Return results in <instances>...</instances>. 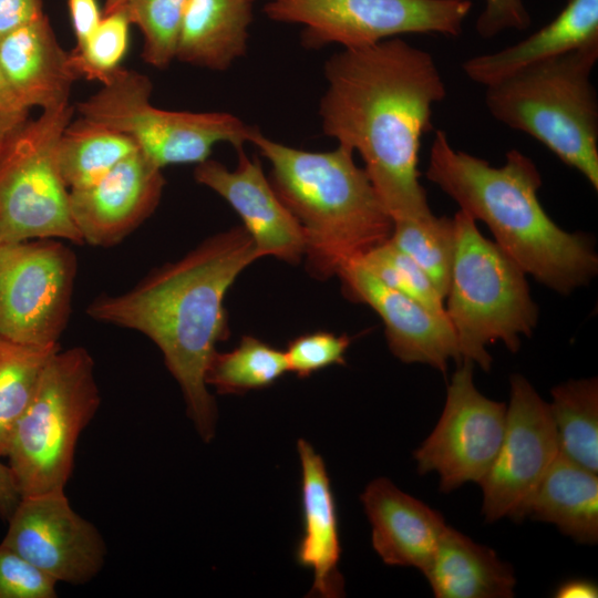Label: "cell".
I'll list each match as a JSON object with an SVG mask.
<instances>
[{
	"label": "cell",
	"instance_id": "obj_13",
	"mask_svg": "<svg viewBox=\"0 0 598 598\" xmlns=\"http://www.w3.org/2000/svg\"><path fill=\"white\" fill-rule=\"evenodd\" d=\"M506 426L498 453L480 486L485 522H520L536 487L559 454L549 404L522 374L509 380Z\"/></svg>",
	"mask_w": 598,
	"mask_h": 598
},
{
	"label": "cell",
	"instance_id": "obj_15",
	"mask_svg": "<svg viewBox=\"0 0 598 598\" xmlns=\"http://www.w3.org/2000/svg\"><path fill=\"white\" fill-rule=\"evenodd\" d=\"M338 277L344 296L368 305L382 319L388 347L404 363H423L445 373L451 359L461 361L455 332L446 315L436 313L389 287L359 261Z\"/></svg>",
	"mask_w": 598,
	"mask_h": 598
},
{
	"label": "cell",
	"instance_id": "obj_17",
	"mask_svg": "<svg viewBox=\"0 0 598 598\" xmlns=\"http://www.w3.org/2000/svg\"><path fill=\"white\" fill-rule=\"evenodd\" d=\"M235 169L206 159L196 164L197 183L221 196L239 215L243 227L252 238L260 257L271 256L291 265L305 256L300 225L274 190L257 157L237 150Z\"/></svg>",
	"mask_w": 598,
	"mask_h": 598
},
{
	"label": "cell",
	"instance_id": "obj_11",
	"mask_svg": "<svg viewBox=\"0 0 598 598\" xmlns=\"http://www.w3.org/2000/svg\"><path fill=\"white\" fill-rule=\"evenodd\" d=\"M76 257L54 238L0 245V337L58 346L71 310Z\"/></svg>",
	"mask_w": 598,
	"mask_h": 598
},
{
	"label": "cell",
	"instance_id": "obj_12",
	"mask_svg": "<svg viewBox=\"0 0 598 598\" xmlns=\"http://www.w3.org/2000/svg\"><path fill=\"white\" fill-rule=\"evenodd\" d=\"M473 368V362L461 361L447 386L435 427L413 452L417 472H435L444 493L468 482L480 484L498 453L505 432L507 405L476 389Z\"/></svg>",
	"mask_w": 598,
	"mask_h": 598
},
{
	"label": "cell",
	"instance_id": "obj_35",
	"mask_svg": "<svg viewBox=\"0 0 598 598\" xmlns=\"http://www.w3.org/2000/svg\"><path fill=\"white\" fill-rule=\"evenodd\" d=\"M530 17L523 0H485V8L477 19V33L489 39L508 29L524 30Z\"/></svg>",
	"mask_w": 598,
	"mask_h": 598
},
{
	"label": "cell",
	"instance_id": "obj_14",
	"mask_svg": "<svg viewBox=\"0 0 598 598\" xmlns=\"http://www.w3.org/2000/svg\"><path fill=\"white\" fill-rule=\"evenodd\" d=\"M7 522L0 545L58 582L84 585L104 566L106 545L101 533L72 508L64 491L21 497Z\"/></svg>",
	"mask_w": 598,
	"mask_h": 598
},
{
	"label": "cell",
	"instance_id": "obj_18",
	"mask_svg": "<svg viewBox=\"0 0 598 598\" xmlns=\"http://www.w3.org/2000/svg\"><path fill=\"white\" fill-rule=\"evenodd\" d=\"M360 499L371 524L372 546L383 563L423 573L447 526L443 515L385 477L371 481Z\"/></svg>",
	"mask_w": 598,
	"mask_h": 598
},
{
	"label": "cell",
	"instance_id": "obj_25",
	"mask_svg": "<svg viewBox=\"0 0 598 598\" xmlns=\"http://www.w3.org/2000/svg\"><path fill=\"white\" fill-rule=\"evenodd\" d=\"M136 151V143L127 135L80 117L71 121L60 137L58 167L70 190L81 189L101 181Z\"/></svg>",
	"mask_w": 598,
	"mask_h": 598
},
{
	"label": "cell",
	"instance_id": "obj_22",
	"mask_svg": "<svg viewBox=\"0 0 598 598\" xmlns=\"http://www.w3.org/2000/svg\"><path fill=\"white\" fill-rule=\"evenodd\" d=\"M437 598H512L514 568L489 547L446 526L422 573Z\"/></svg>",
	"mask_w": 598,
	"mask_h": 598
},
{
	"label": "cell",
	"instance_id": "obj_16",
	"mask_svg": "<svg viewBox=\"0 0 598 598\" xmlns=\"http://www.w3.org/2000/svg\"><path fill=\"white\" fill-rule=\"evenodd\" d=\"M162 168L140 150L92 186L70 190V208L83 244L112 247L156 209Z\"/></svg>",
	"mask_w": 598,
	"mask_h": 598
},
{
	"label": "cell",
	"instance_id": "obj_20",
	"mask_svg": "<svg viewBox=\"0 0 598 598\" xmlns=\"http://www.w3.org/2000/svg\"><path fill=\"white\" fill-rule=\"evenodd\" d=\"M0 70L29 109L42 111L70 105L79 79L45 14L0 39Z\"/></svg>",
	"mask_w": 598,
	"mask_h": 598
},
{
	"label": "cell",
	"instance_id": "obj_24",
	"mask_svg": "<svg viewBox=\"0 0 598 598\" xmlns=\"http://www.w3.org/2000/svg\"><path fill=\"white\" fill-rule=\"evenodd\" d=\"M555 525L573 540L598 542V476L560 453L529 498L524 518Z\"/></svg>",
	"mask_w": 598,
	"mask_h": 598
},
{
	"label": "cell",
	"instance_id": "obj_7",
	"mask_svg": "<svg viewBox=\"0 0 598 598\" xmlns=\"http://www.w3.org/2000/svg\"><path fill=\"white\" fill-rule=\"evenodd\" d=\"M100 403L89 351L74 347L54 352L6 455L22 497L65 489L79 437Z\"/></svg>",
	"mask_w": 598,
	"mask_h": 598
},
{
	"label": "cell",
	"instance_id": "obj_30",
	"mask_svg": "<svg viewBox=\"0 0 598 598\" xmlns=\"http://www.w3.org/2000/svg\"><path fill=\"white\" fill-rule=\"evenodd\" d=\"M188 0H125L131 24L140 28L142 58L154 68H167L175 59L183 13Z\"/></svg>",
	"mask_w": 598,
	"mask_h": 598
},
{
	"label": "cell",
	"instance_id": "obj_39",
	"mask_svg": "<svg viewBox=\"0 0 598 598\" xmlns=\"http://www.w3.org/2000/svg\"><path fill=\"white\" fill-rule=\"evenodd\" d=\"M14 475L8 464L0 461V518L8 520L21 499Z\"/></svg>",
	"mask_w": 598,
	"mask_h": 598
},
{
	"label": "cell",
	"instance_id": "obj_5",
	"mask_svg": "<svg viewBox=\"0 0 598 598\" xmlns=\"http://www.w3.org/2000/svg\"><path fill=\"white\" fill-rule=\"evenodd\" d=\"M598 41L524 68L486 86L498 122L524 132L598 189V101L590 76Z\"/></svg>",
	"mask_w": 598,
	"mask_h": 598
},
{
	"label": "cell",
	"instance_id": "obj_27",
	"mask_svg": "<svg viewBox=\"0 0 598 598\" xmlns=\"http://www.w3.org/2000/svg\"><path fill=\"white\" fill-rule=\"evenodd\" d=\"M60 346L39 347L0 337V458L30 404L43 370Z\"/></svg>",
	"mask_w": 598,
	"mask_h": 598
},
{
	"label": "cell",
	"instance_id": "obj_34",
	"mask_svg": "<svg viewBox=\"0 0 598 598\" xmlns=\"http://www.w3.org/2000/svg\"><path fill=\"white\" fill-rule=\"evenodd\" d=\"M58 584L24 557L0 545V598H55Z\"/></svg>",
	"mask_w": 598,
	"mask_h": 598
},
{
	"label": "cell",
	"instance_id": "obj_40",
	"mask_svg": "<svg viewBox=\"0 0 598 598\" xmlns=\"http://www.w3.org/2000/svg\"><path fill=\"white\" fill-rule=\"evenodd\" d=\"M598 587L587 579H571L559 585L555 591L558 598H596Z\"/></svg>",
	"mask_w": 598,
	"mask_h": 598
},
{
	"label": "cell",
	"instance_id": "obj_31",
	"mask_svg": "<svg viewBox=\"0 0 598 598\" xmlns=\"http://www.w3.org/2000/svg\"><path fill=\"white\" fill-rule=\"evenodd\" d=\"M130 25L123 7L103 14L84 43L70 52L78 76L104 84L120 69L125 56Z\"/></svg>",
	"mask_w": 598,
	"mask_h": 598
},
{
	"label": "cell",
	"instance_id": "obj_9",
	"mask_svg": "<svg viewBox=\"0 0 598 598\" xmlns=\"http://www.w3.org/2000/svg\"><path fill=\"white\" fill-rule=\"evenodd\" d=\"M152 82L136 71L120 68L96 93L81 101V117L131 137L161 168L199 164L220 142L235 150L249 143L255 126L227 112H176L153 106Z\"/></svg>",
	"mask_w": 598,
	"mask_h": 598
},
{
	"label": "cell",
	"instance_id": "obj_38",
	"mask_svg": "<svg viewBox=\"0 0 598 598\" xmlns=\"http://www.w3.org/2000/svg\"><path fill=\"white\" fill-rule=\"evenodd\" d=\"M70 17L76 39L75 48L81 47L103 17L96 0H69Z\"/></svg>",
	"mask_w": 598,
	"mask_h": 598
},
{
	"label": "cell",
	"instance_id": "obj_26",
	"mask_svg": "<svg viewBox=\"0 0 598 598\" xmlns=\"http://www.w3.org/2000/svg\"><path fill=\"white\" fill-rule=\"evenodd\" d=\"M550 413L559 453L598 473V381L569 380L551 389Z\"/></svg>",
	"mask_w": 598,
	"mask_h": 598
},
{
	"label": "cell",
	"instance_id": "obj_37",
	"mask_svg": "<svg viewBox=\"0 0 598 598\" xmlns=\"http://www.w3.org/2000/svg\"><path fill=\"white\" fill-rule=\"evenodd\" d=\"M43 14L42 0H0V39Z\"/></svg>",
	"mask_w": 598,
	"mask_h": 598
},
{
	"label": "cell",
	"instance_id": "obj_6",
	"mask_svg": "<svg viewBox=\"0 0 598 598\" xmlns=\"http://www.w3.org/2000/svg\"><path fill=\"white\" fill-rule=\"evenodd\" d=\"M455 250L445 315L462 360L488 372L487 346L501 341L513 353L520 336L530 337L538 321L526 274L495 243L485 238L476 220L458 210L454 217Z\"/></svg>",
	"mask_w": 598,
	"mask_h": 598
},
{
	"label": "cell",
	"instance_id": "obj_2",
	"mask_svg": "<svg viewBox=\"0 0 598 598\" xmlns=\"http://www.w3.org/2000/svg\"><path fill=\"white\" fill-rule=\"evenodd\" d=\"M259 258L248 231L234 227L150 272L126 292L101 295L86 308L92 319L138 331L158 347L205 443L213 440L217 420L206 372L217 342L229 337L224 299L238 275Z\"/></svg>",
	"mask_w": 598,
	"mask_h": 598
},
{
	"label": "cell",
	"instance_id": "obj_21",
	"mask_svg": "<svg viewBox=\"0 0 598 598\" xmlns=\"http://www.w3.org/2000/svg\"><path fill=\"white\" fill-rule=\"evenodd\" d=\"M598 41V0H568L547 25L523 41L495 53L463 62L466 76L484 86L529 65Z\"/></svg>",
	"mask_w": 598,
	"mask_h": 598
},
{
	"label": "cell",
	"instance_id": "obj_8",
	"mask_svg": "<svg viewBox=\"0 0 598 598\" xmlns=\"http://www.w3.org/2000/svg\"><path fill=\"white\" fill-rule=\"evenodd\" d=\"M73 112L44 110L0 143V245L43 238L83 245L56 161Z\"/></svg>",
	"mask_w": 598,
	"mask_h": 598
},
{
	"label": "cell",
	"instance_id": "obj_23",
	"mask_svg": "<svg viewBox=\"0 0 598 598\" xmlns=\"http://www.w3.org/2000/svg\"><path fill=\"white\" fill-rule=\"evenodd\" d=\"M251 0H188L179 28L175 59L226 70L248 47Z\"/></svg>",
	"mask_w": 598,
	"mask_h": 598
},
{
	"label": "cell",
	"instance_id": "obj_33",
	"mask_svg": "<svg viewBox=\"0 0 598 598\" xmlns=\"http://www.w3.org/2000/svg\"><path fill=\"white\" fill-rule=\"evenodd\" d=\"M351 343L347 334L328 331L303 333L289 341L285 355L288 371L298 378H308L331 365L346 364V353Z\"/></svg>",
	"mask_w": 598,
	"mask_h": 598
},
{
	"label": "cell",
	"instance_id": "obj_28",
	"mask_svg": "<svg viewBox=\"0 0 598 598\" xmlns=\"http://www.w3.org/2000/svg\"><path fill=\"white\" fill-rule=\"evenodd\" d=\"M287 371L285 351L244 336L233 350L216 351L206 372V383L220 394H240L268 388Z\"/></svg>",
	"mask_w": 598,
	"mask_h": 598
},
{
	"label": "cell",
	"instance_id": "obj_32",
	"mask_svg": "<svg viewBox=\"0 0 598 598\" xmlns=\"http://www.w3.org/2000/svg\"><path fill=\"white\" fill-rule=\"evenodd\" d=\"M358 261L383 283L411 297L430 310L445 315V299L429 276L390 239L371 249Z\"/></svg>",
	"mask_w": 598,
	"mask_h": 598
},
{
	"label": "cell",
	"instance_id": "obj_1",
	"mask_svg": "<svg viewBox=\"0 0 598 598\" xmlns=\"http://www.w3.org/2000/svg\"><path fill=\"white\" fill-rule=\"evenodd\" d=\"M324 76L323 133L360 154L393 221L431 216L419 152L446 95L433 56L395 37L333 54Z\"/></svg>",
	"mask_w": 598,
	"mask_h": 598
},
{
	"label": "cell",
	"instance_id": "obj_10",
	"mask_svg": "<svg viewBox=\"0 0 598 598\" xmlns=\"http://www.w3.org/2000/svg\"><path fill=\"white\" fill-rule=\"evenodd\" d=\"M471 9V0H267L264 12L301 24L307 49H358L408 33L456 37Z\"/></svg>",
	"mask_w": 598,
	"mask_h": 598
},
{
	"label": "cell",
	"instance_id": "obj_41",
	"mask_svg": "<svg viewBox=\"0 0 598 598\" xmlns=\"http://www.w3.org/2000/svg\"><path fill=\"white\" fill-rule=\"evenodd\" d=\"M125 0H105L103 14L110 13L123 6Z\"/></svg>",
	"mask_w": 598,
	"mask_h": 598
},
{
	"label": "cell",
	"instance_id": "obj_36",
	"mask_svg": "<svg viewBox=\"0 0 598 598\" xmlns=\"http://www.w3.org/2000/svg\"><path fill=\"white\" fill-rule=\"evenodd\" d=\"M29 111L0 70V143L29 121Z\"/></svg>",
	"mask_w": 598,
	"mask_h": 598
},
{
	"label": "cell",
	"instance_id": "obj_29",
	"mask_svg": "<svg viewBox=\"0 0 598 598\" xmlns=\"http://www.w3.org/2000/svg\"><path fill=\"white\" fill-rule=\"evenodd\" d=\"M393 223L390 241L422 268L445 299L455 250L453 217L432 214L421 219Z\"/></svg>",
	"mask_w": 598,
	"mask_h": 598
},
{
	"label": "cell",
	"instance_id": "obj_3",
	"mask_svg": "<svg viewBox=\"0 0 598 598\" xmlns=\"http://www.w3.org/2000/svg\"><path fill=\"white\" fill-rule=\"evenodd\" d=\"M426 177L475 220L483 221L495 244L525 274L547 288L569 295L598 271L591 238L560 228L543 208L537 192L540 173L517 150L493 167L483 158L455 150L437 130L430 150Z\"/></svg>",
	"mask_w": 598,
	"mask_h": 598
},
{
	"label": "cell",
	"instance_id": "obj_4",
	"mask_svg": "<svg viewBox=\"0 0 598 598\" xmlns=\"http://www.w3.org/2000/svg\"><path fill=\"white\" fill-rule=\"evenodd\" d=\"M270 163V184L305 237L308 272L319 280L388 241L393 219L354 151L338 144L330 152L298 150L265 136H250Z\"/></svg>",
	"mask_w": 598,
	"mask_h": 598
},
{
	"label": "cell",
	"instance_id": "obj_19",
	"mask_svg": "<svg viewBox=\"0 0 598 598\" xmlns=\"http://www.w3.org/2000/svg\"><path fill=\"white\" fill-rule=\"evenodd\" d=\"M301 465L302 534L295 550L299 566L312 570L309 597L338 598L344 595L339 571L341 544L336 498L322 460L303 439L297 443Z\"/></svg>",
	"mask_w": 598,
	"mask_h": 598
}]
</instances>
